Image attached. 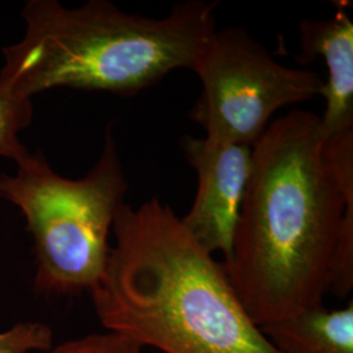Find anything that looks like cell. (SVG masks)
Segmentation results:
<instances>
[{
	"mask_svg": "<svg viewBox=\"0 0 353 353\" xmlns=\"http://www.w3.org/2000/svg\"><path fill=\"white\" fill-rule=\"evenodd\" d=\"M299 63H310L321 55L327 67L322 96L326 101L322 130L326 138L353 130V21L347 3L332 17L303 20Z\"/></svg>",
	"mask_w": 353,
	"mask_h": 353,
	"instance_id": "cell-7",
	"label": "cell"
},
{
	"mask_svg": "<svg viewBox=\"0 0 353 353\" xmlns=\"http://www.w3.org/2000/svg\"><path fill=\"white\" fill-rule=\"evenodd\" d=\"M114 246L90 292L108 331L164 353H280L242 306L223 263L153 198L123 203Z\"/></svg>",
	"mask_w": 353,
	"mask_h": 353,
	"instance_id": "cell-2",
	"label": "cell"
},
{
	"mask_svg": "<svg viewBox=\"0 0 353 353\" xmlns=\"http://www.w3.org/2000/svg\"><path fill=\"white\" fill-rule=\"evenodd\" d=\"M143 347L122 334L106 331L64 341L45 353H143Z\"/></svg>",
	"mask_w": 353,
	"mask_h": 353,
	"instance_id": "cell-11",
	"label": "cell"
},
{
	"mask_svg": "<svg viewBox=\"0 0 353 353\" xmlns=\"http://www.w3.org/2000/svg\"><path fill=\"white\" fill-rule=\"evenodd\" d=\"M183 151L198 174L189 214L181 219L194 241L210 254L232 252L252 165V148L185 137Z\"/></svg>",
	"mask_w": 353,
	"mask_h": 353,
	"instance_id": "cell-6",
	"label": "cell"
},
{
	"mask_svg": "<svg viewBox=\"0 0 353 353\" xmlns=\"http://www.w3.org/2000/svg\"><path fill=\"white\" fill-rule=\"evenodd\" d=\"M280 353H353V303L323 305L261 327Z\"/></svg>",
	"mask_w": 353,
	"mask_h": 353,
	"instance_id": "cell-8",
	"label": "cell"
},
{
	"mask_svg": "<svg viewBox=\"0 0 353 353\" xmlns=\"http://www.w3.org/2000/svg\"><path fill=\"white\" fill-rule=\"evenodd\" d=\"M112 126L84 178L59 176L41 152H29L14 176L0 174V198L20 208L33 237L39 293H90L103 275L114 219L128 189Z\"/></svg>",
	"mask_w": 353,
	"mask_h": 353,
	"instance_id": "cell-4",
	"label": "cell"
},
{
	"mask_svg": "<svg viewBox=\"0 0 353 353\" xmlns=\"http://www.w3.org/2000/svg\"><path fill=\"white\" fill-rule=\"evenodd\" d=\"M202 93L190 117L219 143L252 148L279 109L322 96L316 72L278 61L242 28L216 30L192 70Z\"/></svg>",
	"mask_w": 353,
	"mask_h": 353,
	"instance_id": "cell-5",
	"label": "cell"
},
{
	"mask_svg": "<svg viewBox=\"0 0 353 353\" xmlns=\"http://www.w3.org/2000/svg\"><path fill=\"white\" fill-rule=\"evenodd\" d=\"M33 105L30 100L12 99L0 92V156L17 164L29 154L19 139V132L32 123Z\"/></svg>",
	"mask_w": 353,
	"mask_h": 353,
	"instance_id": "cell-9",
	"label": "cell"
},
{
	"mask_svg": "<svg viewBox=\"0 0 353 353\" xmlns=\"http://www.w3.org/2000/svg\"><path fill=\"white\" fill-rule=\"evenodd\" d=\"M54 332L42 322H19L0 332V353L48 352L52 348Z\"/></svg>",
	"mask_w": 353,
	"mask_h": 353,
	"instance_id": "cell-10",
	"label": "cell"
},
{
	"mask_svg": "<svg viewBox=\"0 0 353 353\" xmlns=\"http://www.w3.org/2000/svg\"><path fill=\"white\" fill-rule=\"evenodd\" d=\"M216 7L188 0L152 19L106 0L76 8L29 0L26 36L3 49L0 92L17 100L54 88L134 96L176 70H194L217 30Z\"/></svg>",
	"mask_w": 353,
	"mask_h": 353,
	"instance_id": "cell-3",
	"label": "cell"
},
{
	"mask_svg": "<svg viewBox=\"0 0 353 353\" xmlns=\"http://www.w3.org/2000/svg\"><path fill=\"white\" fill-rule=\"evenodd\" d=\"M343 227L353 228V130L326 138L301 110L272 121L252 148L223 263L258 327L323 305Z\"/></svg>",
	"mask_w": 353,
	"mask_h": 353,
	"instance_id": "cell-1",
	"label": "cell"
}]
</instances>
